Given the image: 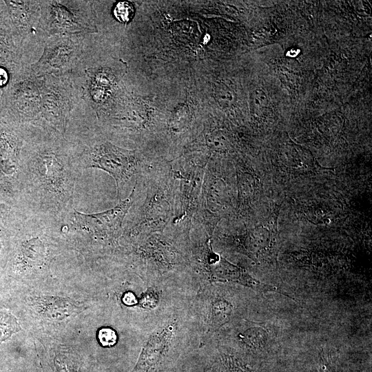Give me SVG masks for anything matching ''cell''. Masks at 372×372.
<instances>
[{
  "label": "cell",
  "mask_w": 372,
  "mask_h": 372,
  "mask_svg": "<svg viewBox=\"0 0 372 372\" xmlns=\"http://www.w3.org/2000/svg\"><path fill=\"white\" fill-rule=\"evenodd\" d=\"M192 121L189 108L181 105L176 108L169 118L168 128L174 134H180L188 129Z\"/></svg>",
  "instance_id": "e0dca14e"
},
{
  "label": "cell",
  "mask_w": 372,
  "mask_h": 372,
  "mask_svg": "<svg viewBox=\"0 0 372 372\" xmlns=\"http://www.w3.org/2000/svg\"><path fill=\"white\" fill-rule=\"evenodd\" d=\"M25 211L0 203V271L6 265L12 238Z\"/></svg>",
  "instance_id": "4fadbf2b"
},
{
  "label": "cell",
  "mask_w": 372,
  "mask_h": 372,
  "mask_svg": "<svg viewBox=\"0 0 372 372\" xmlns=\"http://www.w3.org/2000/svg\"><path fill=\"white\" fill-rule=\"evenodd\" d=\"M18 44L25 47L44 45L48 37L41 28L39 1H5Z\"/></svg>",
  "instance_id": "8fae6325"
},
{
  "label": "cell",
  "mask_w": 372,
  "mask_h": 372,
  "mask_svg": "<svg viewBox=\"0 0 372 372\" xmlns=\"http://www.w3.org/2000/svg\"><path fill=\"white\" fill-rule=\"evenodd\" d=\"M123 300L127 305H132L136 302L135 296L132 293H126L123 296Z\"/></svg>",
  "instance_id": "484cf974"
},
{
  "label": "cell",
  "mask_w": 372,
  "mask_h": 372,
  "mask_svg": "<svg viewBox=\"0 0 372 372\" xmlns=\"http://www.w3.org/2000/svg\"><path fill=\"white\" fill-rule=\"evenodd\" d=\"M337 353L322 348L319 352V372H336Z\"/></svg>",
  "instance_id": "7402d4cb"
},
{
  "label": "cell",
  "mask_w": 372,
  "mask_h": 372,
  "mask_svg": "<svg viewBox=\"0 0 372 372\" xmlns=\"http://www.w3.org/2000/svg\"><path fill=\"white\" fill-rule=\"evenodd\" d=\"M24 64L14 72L8 99V115L5 118L21 125L44 127L41 121L43 76H36Z\"/></svg>",
  "instance_id": "ba28073f"
},
{
  "label": "cell",
  "mask_w": 372,
  "mask_h": 372,
  "mask_svg": "<svg viewBox=\"0 0 372 372\" xmlns=\"http://www.w3.org/2000/svg\"><path fill=\"white\" fill-rule=\"evenodd\" d=\"M145 198L129 211L121 239L136 242L163 233L174 214V184L169 162L151 164L143 176Z\"/></svg>",
  "instance_id": "3957f363"
},
{
  "label": "cell",
  "mask_w": 372,
  "mask_h": 372,
  "mask_svg": "<svg viewBox=\"0 0 372 372\" xmlns=\"http://www.w3.org/2000/svg\"><path fill=\"white\" fill-rule=\"evenodd\" d=\"M134 9L130 1L118 2L112 9V15L115 20L120 23L126 24L133 17Z\"/></svg>",
  "instance_id": "44dd1931"
},
{
  "label": "cell",
  "mask_w": 372,
  "mask_h": 372,
  "mask_svg": "<svg viewBox=\"0 0 372 372\" xmlns=\"http://www.w3.org/2000/svg\"><path fill=\"white\" fill-rule=\"evenodd\" d=\"M214 95L218 105L225 109L233 107L237 101L234 90L223 81L218 82L214 85Z\"/></svg>",
  "instance_id": "ac0fdd59"
},
{
  "label": "cell",
  "mask_w": 372,
  "mask_h": 372,
  "mask_svg": "<svg viewBox=\"0 0 372 372\" xmlns=\"http://www.w3.org/2000/svg\"><path fill=\"white\" fill-rule=\"evenodd\" d=\"M31 126L0 119V203L19 209L22 151Z\"/></svg>",
  "instance_id": "5b68a950"
},
{
  "label": "cell",
  "mask_w": 372,
  "mask_h": 372,
  "mask_svg": "<svg viewBox=\"0 0 372 372\" xmlns=\"http://www.w3.org/2000/svg\"><path fill=\"white\" fill-rule=\"evenodd\" d=\"M250 106L256 114L262 112L268 107V98L265 92L256 89L250 94Z\"/></svg>",
  "instance_id": "603a6c76"
},
{
  "label": "cell",
  "mask_w": 372,
  "mask_h": 372,
  "mask_svg": "<svg viewBox=\"0 0 372 372\" xmlns=\"http://www.w3.org/2000/svg\"><path fill=\"white\" fill-rule=\"evenodd\" d=\"M81 172L65 136L51 128L31 126L22 151L21 209L62 220L74 208Z\"/></svg>",
  "instance_id": "6da1fadb"
},
{
  "label": "cell",
  "mask_w": 372,
  "mask_h": 372,
  "mask_svg": "<svg viewBox=\"0 0 372 372\" xmlns=\"http://www.w3.org/2000/svg\"><path fill=\"white\" fill-rule=\"evenodd\" d=\"M238 240L239 248L252 260L266 259L272 254L273 238L270 231L263 226L247 230Z\"/></svg>",
  "instance_id": "7c38bea8"
},
{
  "label": "cell",
  "mask_w": 372,
  "mask_h": 372,
  "mask_svg": "<svg viewBox=\"0 0 372 372\" xmlns=\"http://www.w3.org/2000/svg\"><path fill=\"white\" fill-rule=\"evenodd\" d=\"M9 83V72L5 68L0 67V87Z\"/></svg>",
  "instance_id": "d4e9b609"
},
{
  "label": "cell",
  "mask_w": 372,
  "mask_h": 372,
  "mask_svg": "<svg viewBox=\"0 0 372 372\" xmlns=\"http://www.w3.org/2000/svg\"><path fill=\"white\" fill-rule=\"evenodd\" d=\"M205 372H254L242 361L232 355H223L215 360Z\"/></svg>",
  "instance_id": "2e32d148"
},
{
  "label": "cell",
  "mask_w": 372,
  "mask_h": 372,
  "mask_svg": "<svg viewBox=\"0 0 372 372\" xmlns=\"http://www.w3.org/2000/svg\"><path fill=\"white\" fill-rule=\"evenodd\" d=\"M41 28L48 38L56 34L96 33L92 1H39Z\"/></svg>",
  "instance_id": "8992f818"
},
{
  "label": "cell",
  "mask_w": 372,
  "mask_h": 372,
  "mask_svg": "<svg viewBox=\"0 0 372 372\" xmlns=\"http://www.w3.org/2000/svg\"><path fill=\"white\" fill-rule=\"evenodd\" d=\"M41 121L65 136L71 115L81 100L70 76H43Z\"/></svg>",
  "instance_id": "9c48e42d"
},
{
  "label": "cell",
  "mask_w": 372,
  "mask_h": 372,
  "mask_svg": "<svg viewBox=\"0 0 372 372\" xmlns=\"http://www.w3.org/2000/svg\"><path fill=\"white\" fill-rule=\"evenodd\" d=\"M141 183L136 180L129 196L118 204L99 213L84 214L74 207L63 218V234H73L81 240H90L104 247L115 245L122 236L125 218L141 195Z\"/></svg>",
  "instance_id": "277c9868"
},
{
  "label": "cell",
  "mask_w": 372,
  "mask_h": 372,
  "mask_svg": "<svg viewBox=\"0 0 372 372\" xmlns=\"http://www.w3.org/2000/svg\"><path fill=\"white\" fill-rule=\"evenodd\" d=\"M94 113L81 102L73 111L65 137L71 143L79 168L103 170L114 180L117 196L132 180L142 177L151 164L135 151L120 148L106 141L97 125Z\"/></svg>",
  "instance_id": "7a4b0ae2"
},
{
  "label": "cell",
  "mask_w": 372,
  "mask_h": 372,
  "mask_svg": "<svg viewBox=\"0 0 372 372\" xmlns=\"http://www.w3.org/2000/svg\"><path fill=\"white\" fill-rule=\"evenodd\" d=\"M87 34H56L48 37L39 59L30 66L36 76L70 74L83 52Z\"/></svg>",
  "instance_id": "30bf717a"
},
{
  "label": "cell",
  "mask_w": 372,
  "mask_h": 372,
  "mask_svg": "<svg viewBox=\"0 0 372 372\" xmlns=\"http://www.w3.org/2000/svg\"><path fill=\"white\" fill-rule=\"evenodd\" d=\"M98 340L103 347H110L116 343L117 335L114 329L103 327L98 332Z\"/></svg>",
  "instance_id": "cb8c5ba5"
},
{
  "label": "cell",
  "mask_w": 372,
  "mask_h": 372,
  "mask_svg": "<svg viewBox=\"0 0 372 372\" xmlns=\"http://www.w3.org/2000/svg\"><path fill=\"white\" fill-rule=\"evenodd\" d=\"M21 329L15 316L10 311L0 310V344Z\"/></svg>",
  "instance_id": "d6986e66"
},
{
  "label": "cell",
  "mask_w": 372,
  "mask_h": 372,
  "mask_svg": "<svg viewBox=\"0 0 372 372\" xmlns=\"http://www.w3.org/2000/svg\"><path fill=\"white\" fill-rule=\"evenodd\" d=\"M203 143L209 152L216 154H226L234 147L231 135L221 129L207 131L205 134Z\"/></svg>",
  "instance_id": "5bb4252c"
},
{
  "label": "cell",
  "mask_w": 372,
  "mask_h": 372,
  "mask_svg": "<svg viewBox=\"0 0 372 372\" xmlns=\"http://www.w3.org/2000/svg\"><path fill=\"white\" fill-rule=\"evenodd\" d=\"M231 310L232 306L229 302L223 298L217 299L212 305V325L219 327L226 323L229 320Z\"/></svg>",
  "instance_id": "ffe728a7"
},
{
  "label": "cell",
  "mask_w": 372,
  "mask_h": 372,
  "mask_svg": "<svg viewBox=\"0 0 372 372\" xmlns=\"http://www.w3.org/2000/svg\"><path fill=\"white\" fill-rule=\"evenodd\" d=\"M236 189L238 207L241 209L247 206L256 192V180L249 172L238 169L236 173Z\"/></svg>",
  "instance_id": "9a60e30c"
},
{
  "label": "cell",
  "mask_w": 372,
  "mask_h": 372,
  "mask_svg": "<svg viewBox=\"0 0 372 372\" xmlns=\"http://www.w3.org/2000/svg\"><path fill=\"white\" fill-rule=\"evenodd\" d=\"M208 161L189 158L169 163L174 184V214L171 225L192 227L200 201Z\"/></svg>",
  "instance_id": "52a82bcc"
}]
</instances>
